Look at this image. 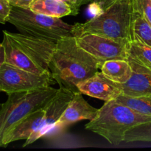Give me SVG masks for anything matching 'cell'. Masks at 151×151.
<instances>
[{"instance_id":"cell-1","label":"cell","mask_w":151,"mask_h":151,"mask_svg":"<svg viewBox=\"0 0 151 151\" xmlns=\"http://www.w3.org/2000/svg\"><path fill=\"white\" fill-rule=\"evenodd\" d=\"M102 63L78 45L75 37L67 36L56 43L49 69L60 88L80 92L78 84L98 72Z\"/></svg>"},{"instance_id":"cell-2","label":"cell","mask_w":151,"mask_h":151,"mask_svg":"<svg viewBox=\"0 0 151 151\" xmlns=\"http://www.w3.org/2000/svg\"><path fill=\"white\" fill-rule=\"evenodd\" d=\"M5 63L35 74L50 72L56 42L22 33L3 31Z\"/></svg>"},{"instance_id":"cell-3","label":"cell","mask_w":151,"mask_h":151,"mask_svg":"<svg viewBox=\"0 0 151 151\" xmlns=\"http://www.w3.org/2000/svg\"><path fill=\"white\" fill-rule=\"evenodd\" d=\"M151 121V116L112 100L105 102L95 117L86 124V130L104 138L113 145L125 142L127 133L137 125Z\"/></svg>"},{"instance_id":"cell-4","label":"cell","mask_w":151,"mask_h":151,"mask_svg":"<svg viewBox=\"0 0 151 151\" xmlns=\"http://www.w3.org/2000/svg\"><path fill=\"white\" fill-rule=\"evenodd\" d=\"M133 0H118L85 23L73 24V36L93 33L114 39L134 40Z\"/></svg>"},{"instance_id":"cell-5","label":"cell","mask_w":151,"mask_h":151,"mask_svg":"<svg viewBox=\"0 0 151 151\" xmlns=\"http://www.w3.org/2000/svg\"><path fill=\"white\" fill-rule=\"evenodd\" d=\"M58 90L48 86L7 94V101L0 109V147H3L7 134L31 113L45 108L56 95Z\"/></svg>"},{"instance_id":"cell-6","label":"cell","mask_w":151,"mask_h":151,"mask_svg":"<svg viewBox=\"0 0 151 151\" xmlns=\"http://www.w3.org/2000/svg\"><path fill=\"white\" fill-rule=\"evenodd\" d=\"M7 22L14 25L21 33L56 43L73 35V25L60 18L35 13L29 8L12 6Z\"/></svg>"},{"instance_id":"cell-7","label":"cell","mask_w":151,"mask_h":151,"mask_svg":"<svg viewBox=\"0 0 151 151\" xmlns=\"http://www.w3.org/2000/svg\"><path fill=\"white\" fill-rule=\"evenodd\" d=\"M55 83L50 71L39 75L5 62L0 69V89L7 94L48 87Z\"/></svg>"},{"instance_id":"cell-8","label":"cell","mask_w":151,"mask_h":151,"mask_svg":"<svg viewBox=\"0 0 151 151\" xmlns=\"http://www.w3.org/2000/svg\"><path fill=\"white\" fill-rule=\"evenodd\" d=\"M75 37L78 45L102 64L106 60L128 59L129 41L114 39L93 33H85Z\"/></svg>"},{"instance_id":"cell-9","label":"cell","mask_w":151,"mask_h":151,"mask_svg":"<svg viewBox=\"0 0 151 151\" xmlns=\"http://www.w3.org/2000/svg\"><path fill=\"white\" fill-rule=\"evenodd\" d=\"M74 94L75 93L70 90L59 87L56 95L44 108L45 116L41 129L38 133L31 136L27 139L25 140L23 147H26L32 144L38 139L54 131L56 122L60 119L69 102L73 98Z\"/></svg>"},{"instance_id":"cell-10","label":"cell","mask_w":151,"mask_h":151,"mask_svg":"<svg viewBox=\"0 0 151 151\" xmlns=\"http://www.w3.org/2000/svg\"><path fill=\"white\" fill-rule=\"evenodd\" d=\"M77 86L82 94L105 102L116 100L122 94L121 84L109 79L101 72L80 82Z\"/></svg>"},{"instance_id":"cell-11","label":"cell","mask_w":151,"mask_h":151,"mask_svg":"<svg viewBox=\"0 0 151 151\" xmlns=\"http://www.w3.org/2000/svg\"><path fill=\"white\" fill-rule=\"evenodd\" d=\"M81 92L74 94L63 114L55 125L54 130H61L79 121L91 120L97 114L99 109L91 106L83 98Z\"/></svg>"},{"instance_id":"cell-12","label":"cell","mask_w":151,"mask_h":151,"mask_svg":"<svg viewBox=\"0 0 151 151\" xmlns=\"http://www.w3.org/2000/svg\"><path fill=\"white\" fill-rule=\"evenodd\" d=\"M44 116V108L28 115L7 134L3 142V147H7L13 142L27 139L29 137L38 133L42 128Z\"/></svg>"},{"instance_id":"cell-13","label":"cell","mask_w":151,"mask_h":151,"mask_svg":"<svg viewBox=\"0 0 151 151\" xmlns=\"http://www.w3.org/2000/svg\"><path fill=\"white\" fill-rule=\"evenodd\" d=\"M128 61L133 72L151 74V47L137 40L131 41L128 48Z\"/></svg>"},{"instance_id":"cell-14","label":"cell","mask_w":151,"mask_h":151,"mask_svg":"<svg viewBox=\"0 0 151 151\" xmlns=\"http://www.w3.org/2000/svg\"><path fill=\"white\" fill-rule=\"evenodd\" d=\"M29 9L35 13L57 18L69 15L76 16L79 13L72 6L62 0H35Z\"/></svg>"},{"instance_id":"cell-15","label":"cell","mask_w":151,"mask_h":151,"mask_svg":"<svg viewBox=\"0 0 151 151\" xmlns=\"http://www.w3.org/2000/svg\"><path fill=\"white\" fill-rule=\"evenodd\" d=\"M101 72L115 83L123 84L130 80L133 69L128 60L114 59L106 60L100 67Z\"/></svg>"},{"instance_id":"cell-16","label":"cell","mask_w":151,"mask_h":151,"mask_svg":"<svg viewBox=\"0 0 151 151\" xmlns=\"http://www.w3.org/2000/svg\"><path fill=\"white\" fill-rule=\"evenodd\" d=\"M122 94L131 97L151 96V74L133 72L128 81L121 84Z\"/></svg>"},{"instance_id":"cell-17","label":"cell","mask_w":151,"mask_h":151,"mask_svg":"<svg viewBox=\"0 0 151 151\" xmlns=\"http://www.w3.org/2000/svg\"><path fill=\"white\" fill-rule=\"evenodd\" d=\"M116 100L138 113L151 116V96L131 97L122 94Z\"/></svg>"},{"instance_id":"cell-18","label":"cell","mask_w":151,"mask_h":151,"mask_svg":"<svg viewBox=\"0 0 151 151\" xmlns=\"http://www.w3.org/2000/svg\"><path fill=\"white\" fill-rule=\"evenodd\" d=\"M134 39L151 47V25L144 17L134 13L133 20Z\"/></svg>"},{"instance_id":"cell-19","label":"cell","mask_w":151,"mask_h":151,"mask_svg":"<svg viewBox=\"0 0 151 151\" xmlns=\"http://www.w3.org/2000/svg\"><path fill=\"white\" fill-rule=\"evenodd\" d=\"M125 142H151V121L140 124L130 130L125 135Z\"/></svg>"},{"instance_id":"cell-20","label":"cell","mask_w":151,"mask_h":151,"mask_svg":"<svg viewBox=\"0 0 151 151\" xmlns=\"http://www.w3.org/2000/svg\"><path fill=\"white\" fill-rule=\"evenodd\" d=\"M134 12L141 15L151 25V0H133Z\"/></svg>"},{"instance_id":"cell-21","label":"cell","mask_w":151,"mask_h":151,"mask_svg":"<svg viewBox=\"0 0 151 151\" xmlns=\"http://www.w3.org/2000/svg\"><path fill=\"white\" fill-rule=\"evenodd\" d=\"M11 7L7 0H0V24L7 22Z\"/></svg>"},{"instance_id":"cell-22","label":"cell","mask_w":151,"mask_h":151,"mask_svg":"<svg viewBox=\"0 0 151 151\" xmlns=\"http://www.w3.org/2000/svg\"><path fill=\"white\" fill-rule=\"evenodd\" d=\"M10 5L13 7H22V8H29L31 4L35 0H7Z\"/></svg>"},{"instance_id":"cell-23","label":"cell","mask_w":151,"mask_h":151,"mask_svg":"<svg viewBox=\"0 0 151 151\" xmlns=\"http://www.w3.org/2000/svg\"><path fill=\"white\" fill-rule=\"evenodd\" d=\"M62 1H65V2H66L67 4H70V5L72 6L75 10L79 11V9L81 6L88 4V3L89 2H92L94 0H62Z\"/></svg>"},{"instance_id":"cell-24","label":"cell","mask_w":151,"mask_h":151,"mask_svg":"<svg viewBox=\"0 0 151 151\" xmlns=\"http://www.w3.org/2000/svg\"><path fill=\"white\" fill-rule=\"evenodd\" d=\"M116 1L118 0H94L93 2L100 8V11H103Z\"/></svg>"},{"instance_id":"cell-25","label":"cell","mask_w":151,"mask_h":151,"mask_svg":"<svg viewBox=\"0 0 151 151\" xmlns=\"http://www.w3.org/2000/svg\"><path fill=\"white\" fill-rule=\"evenodd\" d=\"M5 61V55H4V50L2 44H0V69H1V66L3 63ZM1 89H0V92H1Z\"/></svg>"}]
</instances>
